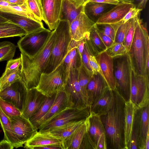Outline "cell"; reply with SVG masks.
<instances>
[{
  "mask_svg": "<svg viewBox=\"0 0 149 149\" xmlns=\"http://www.w3.org/2000/svg\"><path fill=\"white\" fill-rule=\"evenodd\" d=\"M95 28L97 33L100 37L104 44L107 47V49L114 44V41L109 37L104 34L98 30L96 27L95 25Z\"/></svg>",
  "mask_w": 149,
  "mask_h": 149,
  "instance_id": "52",
  "label": "cell"
},
{
  "mask_svg": "<svg viewBox=\"0 0 149 149\" xmlns=\"http://www.w3.org/2000/svg\"><path fill=\"white\" fill-rule=\"evenodd\" d=\"M65 72V77L66 82H67L70 76V72L71 68L70 56V51L68 49V51L62 62Z\"/></svg>",
  "mask_w": 149,
  "mask_h": 149,
  "instance_id": "50",
  "label": "cell"
},
{
  "mask_svg": "<svg viewBox=\"0 0 149 149\" xmlns=\"http://www.w3.org/2000/svg\"><path fill=\"white\" fill-rule=\"evenodd\" d=\"M25 148L33 149L36 147L48 145L61 146L64 149L63 141L47 132L38 130L24 144Z\"/></svg>",
  "mask_w": 149,
  "mask_h": 149,
  "instance_id": "19",
  "label": "cell"
},
{
  "mask_svg": "<svg viewBox=\"0 0 149 149\" xmlns=\"http://www.w3.org/2000/svg\"><path fill=\"white\" fill-rule=\"evenodd\" d=\"M95 24V23L90 19L84 11L81 12L70 25L71 40L78 41L88 38Z\"/></svg>",
  "mask_w": 149,
  "mask_h": 149,
  "instance_id": "13",
  "label": "cell"
},
{
  "mask_svg": "<svg viewBox=\"0 0 149 149\" xmlns=\"http://www.w3.org/2000/svg\"><path fill=\"white\" fill-rule=\"evenodd\" d=\"M55 30L56 37L52 48L47 66L45 73L54 70L63 61L68 51L71 40L70 24L65 20H60Z\"/></svg>",
  "mask_w": 149,
  "mask_h": 149,
  "instance_id": "4",
  "label": "cell"
},
{
  "mask_svg": "<svg viewBox=\"0 0 149 149\" xmlns=\"http://www.w3.org/2000/svg\"><path fill=\"white\" fill-rule=\"evenodd\" d=\"M56 94L52 97H47L38 111L29 119L33 125L42 117L49 111L54 102Z\"/></svg>",
  "mask_w": 149,
  "mask_h": 149,
  "instance_id": "38",
  "label": "cell"
},
{
  "mask_svg": "<svg viewBox=\"0 0 149 149\" xmlns=\"http://www.w3.org/2000/svg\"><path fill=\"white\" fill-rule=\"evenodd\" d=\"M25 31L21 27L8 20L0 24V38L9 37H22Z\"/></svg>",
  "mask_w": 149,
  "mask_h": 149,
  "instance_id": "31",
  "label": "cell"
},
{
  "mask_svg": "<svg viewBox=\"0 0 149 149\" xmlns=\"http://www.w3.org/2000/svg\"><path fill=\"white\" fill-rule=\"evenodd\" d=\"M129 100L137 109L149 105V79L136 74L132 69Z\"/></svg>",
  "mask_w": 149,
  "mask_h": 149,
  "instance_id": "9",
  "label": "cell"
},
{
  "mask_svg": "<svg viewBox=\"0 0 149 149\" xmlns=\"http://www.w3.org/2000/svg\"><path fill=\"white\" fill-rule=\"evenodd\" d=\"M89 63L93 74L97 73H100V68L95 56L92 55H90Z\"/></svg>",
  "mask_w": 149,
  "mask_h": 149,
  "instance_id": "51",
  "label": "cell"
},
{
  "mask_svg": "<svg viewBox=\"0 0 149 149\" xmlns=\"http://www.w3.org/2000/svg\"><path fill=\"white\" fill-rule=\"evenodd\" d=\"M77 69L78 82L88 105L87 88L88 83L91 77L86 72L82 64Z\"/></svg>",
  "mask_w": 149,
  "mask_h": 149,
  "instance_id": "37",
  "label": "cell"
},
{
  "mask_svg": "<svg viewBox=\"0 0 149 149\" xmlns=\"http://www.w3.org/2000/svg\"><path fill=\"white\" fill-rule=\"evenodd\" d=\"M96 27L104 34L110 38L114 42L115 31L113 26L108 24H96Z\"/></svg>",
  "mask_w": 149,
  "mask_h": 149,
  "instance_id": "46",
  "label": "cell"
},
{
  "mask_svg": "<svg viewBox=\"0 0 149 149\" xmlns=\"http://www.w3.org/2000/svg\"><path fill=\"white\" fill-rule=\"evenodd\" d=\"M82 11H84V6L77 8L69 0H63L60 20H66L70 25L76 17Z\"/></svg>",
  "mask_w": 149,
  "mask_h": 149,
  "instance_id": "28",
  "label": "cell"
},
{
  "mask_svg": "<svg viewBox=\"0 0 149 149\" xmlns=\"http://www.w3.org/2000/svg\"><path fill=\"white\" fill-rule=\"evenodd\" d=\"M42 8L44 22L49 30L52 31L60 21L63 0H40Z\"/></svg>",
  "mask_w": 149,
  "mask_h": 149,
  "instance_id": "14",
  "label": "cell"
},
{
  "mask_svg": "<svg viewBox=\"0 0 149 149\" xmlns=\"http://www.w3.org/2000/svg\"><path fill=\"white\" fill-rule=\"evenodd\" d=\"M86 42L85 39L84 38L80 40L77 41L76 48L77 49L79 56L81 58L82 52L84 49V45Z\"/></svg>",
  "mask_w": 149,
  "mask_h": 149,
  "instance_id": "54",
  "label": "cell"
},
{
  "mask_svg": "<svg viewBox=\"0 0 149 149\" xmlns=\"http://www.w3.org/2000/svg\"><path fill=\"white\" fill-rule=\"evenodd\" d=\"M85 120L68 124L42 132H47L52 135L59 138L63 141L69 136Z\"/></svg>",
  "mask_w": 149,
  "mask_h": 149,
  "instance_id": "29",
  "label": "cell"
},
{
  "mask_svg": "<svg viewBox=\"0 0 149 149\" xmlns=\"http://www.w3.org/2000/svg\"><path fill=\"white\" fill-rule=\"evenodd\" d=\"M93 2L116 5L120 2L118 0H90L88 2Z\"/></svg>",
  "mask_w": 149,
  "mask_h": 149,
  "instance_id": "56",
  "label": "cell"
},
{
  "mask_svg": "<svg viewBox=\"0 0 149 149\" xmlns=\"http://www.w3.org/2000/svg\"><path fill=\"white\" fill-rule=\"evenodd\" d=\"M91 55H93L86 41L81 57L82 64L89 76L91 77L93 75V73L89 63V57Z\"/></svg>",
  "mask_w": 149,
  "mask_h": 149,
  "instance_id": "43",
  "label": "cell"
},
{
  "mask_svg": "<svg viewBox=\"0 0 149 149\" xmlns=\"http://www.w3.org/2000/svg\"><path fill=\"white\" fill-rule=\"evenodd\" d=\"M85 39L93 55L95 56L107 49L96 31L95 25L90 31L88 38Z\"/></svg>",
  "mask_w": 149,
  "mask_h": 149,
  "instance_id": "30",
  "label": "cell"
},
{
  "mask_svg": "<svg viewBox=\"0 0 149 149\" xmlns=\"http://www.w3.org/2000/svg\"><path fill=\"white\" fill-rule=\"evenodd\" d=\"M87 118L68 138L63 141L64 149H79L83 138L88 130Z\"/></svg>",
  "mask_w": 149,
  "mask_h": 149,
  "instance_id": "24",
  "label": "cell"
},
{
  "mask_svg": "<svg viewBox=\"0 0 149 149\" xmlns=\"http://www.w3.org/2000/svg\"><path fill=\"white\" fill-rule=\"evenodd\" d=\"M114 101L113 90L109 88L97 98L90 106V113L101 116L112 108Z\"/></svg>",
  "mask_w": 149,
  "mask_h": 149,
  "instance_id": "21",
  "label": "cell"
},
{
  "mask_svg": "<svg viewBox=\"0 0 149 149\" xmlns=\"http://www.w3.org/2000/svg\"><path fill=\"white\" fill-rule=\"evenodd\" d=\"M132 69L137 75H147V63L149 61V37L146 24L143 23L139 15L135 18L134 38L127 53Z\"/></svg>",
  "mask_w": 149,
  "mask_h": 149,
  "instance_id": "3",
  "label": "cell"
},
{
  "mask_svg": "<svg viewBox=\"0 0 149 149\" xmlns=\"http://www.w3.org/2000/svg\"><path fill=\"white\" fill-rule=\"evenodd\" d=\"M142 10L135 6L131 8L123 18L117 24L112 25L116 28H118L122 24L125 23L128 20L135 18L139 15L140 12Z\"/></svg>",
  "mask_w": 149,
  "mask_h": 149,
  "instance_id": "45",
  "label": "cell"
},
{
  "mask_svg": "<svg viewBox=\"0 0 149 149\" xmlns=\"http://www.w3.org/2000/svg\"><path fill=\"white\" fill-rule=\"evenodd\" d=\"M16 47V45L10 42L4 41L0 42V62L13 59Z\"/></svg>",
  "mask_w": 149,
  "mask_h": 149,
  "instance_id": "34",
  "label": "cell"
},
{
  "mask_svg": "<svg viewBox=\"0 0 149 149\" xmlns=\"http://www.w3.org/2000/svg\"><path fill=\"white\" fill-rule=\"evenodd\" d=\"M117 88L126 101L129 100L132 68L127 53L113 58Z\"/></svg>",
  "mask_w": 149,
  "mask_h": 149,
  "instance_id": "5",
  "label": "cell"
},
{
  "mask_svg": "<svg viewBox=\"0 0 149 149\" xmlns=\"http://www.w3.org/2000/svg\"><path fill=\"white\" fill-rule=\"evenodd\" d=\"M134 6L132 3L120 2L102 15L98 19L96 24L117 23L125 16L130 9Z\"/></svg>",
  "mask_w": 149,
  "mask_h": 149,
  "instance_id": "18",
  "label": "cell"
},
{
  "mask_svg": "<svg viewBox=\"0 0 149 149\" xmlns=\"http://www.w3.org/2000/svg\"><path fill=\"white\" fill-rule=\"evenodd\" d=\"M67 97L64 91L58 92L52 105L47 113L33 125L37 129L52 117L67 107Z\"/></svg>",
  "mask_w": 149,
  "mask_h": 149,
  "instance_id": "22",
  "label": "cell"
},
{
  "mask_svg": "<svg viewBox=\"0 0 149 149\" xmlns=\"http://www.w3.org/2000/svg\"><path fill=\"white\" fill-rule=\"evenodd\" d=\"M26 0H8L7 1L8 3L18 6H21L24 4Z\"/></svg>",
  "mask_w": 149,
  "mask_h": 149,
  "instance_id": "59",
  "label": "cell"
},
{
  "mask_svg": "<svg viewBox=\"0 0 149 149\" xmlns=\"http://www.w3.org/2000/svg\"><path fill=\"white\" fill-rule=\"evenodd\" d=\"M140 110L138 149H144L147 136L149 133V105L140 109Z\"/></svg>",
  "mask_w": 149,
  "mask_h": 149,
  "instance_id": "26",
  "label": "cell"
},
{
  "mask_svg": "<svg viewBox=\"0 0 149 149\" xmlns=\"http://www.w3.org/2000/svg\"><path fill=\"white\" fill-rule=\"evenodd\" d=\"M77 8L84 6L90 0H69Z\"/></svg>",
  "mask_w": 149,
  "mask_h": 149,
  "instance_id": "57",
  "label": "cell"
},
{
  "mask_svg": "<svg viewBox=\"0 0 149 149\" xmlns=\"http://www.w3.org/2000/svg\"><path fill=\"white\" fill-rule=\"evenodd\" d=\"M141 0H133V3L134 4V6L136 7L138 4Z\"/></svg>",
  "mask_w": 149,
  "mask_h": 149,
  "instance_id": "61",
  "label": "cell"
},
{
  "mask_svg": "<svg viewBox=\"0 0 149 149\" xmlns=\"http://www.w3.org/2000/svg\"><path fill=\"white\" fill-rule=\"evenodd\" d=\"M87 119L88 124V132L97 145L101 134L105 133L104 125L100 116L97 115L90 113Z\"/></svg>",
  "mask_w": 149,
  "mask_h": 149,
  "instance_id": "27",
  "label": "cell"
},
{
  "mask_svg": "<svg viewBox=\"0 0 149 149\" xmlns=\"http://www.w3.org/2000/svg\"><path fill=\"white\" fill-rule=\"evenodd\" d=\"M0 11L26 16L40 21L33 15L29 9L26 2L23 5L18 6L10 3L6 6L0 7Z\"/></svg>",
  "mask_w": 149,
  "mask_h": 149,
  "instance_id": "32",
  "label": "cell"
},
{
  "mask_svg": "<svg viewBox=\"0 0 149 149\" xmlns=\"http://www.w3.org/2000/svg\"><path fill=\"white\" fill-rule=\"evenodd\" d=\"M66 82L62 63L48 73H42L37 89L47 97H51L58 92L64 91Z\"/></svg>",
  "mask_w": 149,
  "mask_h": 149,
  "instance_id": "7",
  "label": "cell"
},
{
  "mask_svg": "<svg viewBox=\"0 0 149 149\" xmlns=\"http://www.w3.org/2000/svg\"><path fill=\"white\" fill-rule=\"evenodd\" d=\"M134 18L121 24L118 27L115 31L114 43H122L124 44L125 35L131 25Z\"/></svg>",
  "mask_w": 149,
  "mask_h": 149,
  "instance_id": "41",
  "label": "cell"
},
{
  "mask_svg": "<svg viewBox=\"0 0 149 149\" xmlns=\"http://www.w3.org/2000/svg\"><path fill=\"white\" fill-rule=\"evenodd\" d=\"M64 91L67 97V107L82 109L89 107L78 82L77 69H71Z\"/></svg>",
  "mask_w": 149,
  "mask_h": 149,
  "instance_id": "11",
  "label": "cell"
},
{
  "mask_svg": "<svg viewBox=\"0 0 149 149\" xmlns=\"http://www.w3.org/2000/svg\"><path fill=\"white\" fill-rule=\"evenodd\" d=\"M137 110L130 100L126 101L124 108V149H128L135 113Z\"/></svg>",
  "mask_w": 149,
  "mask_h": 149,
  "instance_id": "23",
  "label": "cell"
},
{
  "mask_svg": "<svg viewBox=\"0 0 149 149\" xmlns=\"http://www.w3.org/2000/svg\"><path fill=\"white\" fill-rule=\"evenodd\" d=\"M90 113V107L82 109L67 107L42 124L38 130L44 131L68 124L85 120Z\"/></svg>",
  "mask_w": 149,
  "mask_h": 149,
  "instance_id": "6",
  "label": "cell"
},
{
  "mask_svg": "<svg viewBox=\"0 0 149 149\" xmlns=\"http://www.w3.org/2000/svg\"><path fill=\"white\" fill-rule=\"evenodd\" d=\"M14 148L13 145L5 139L0 141V149H12Z\"/></svg>",
  "mask_w": 149,
  "mask_h": 149,
  "instance_id": "55",
  "label": "cell"
},
{
  "mask_svg": "<svg viewBox=\"0 0 149 149\" xmlns=\"http://www.w3.org/2000/svg\"><path fill=\"white\" fill-rule=\"evenodd\" d=\"M140 118V110L139 109L137 110L135 114L131 138L128 144V149H138Z\"/></svg>",
  "mask_w": 149,
  "mask_h": 149,
  "instance_id": "33",
  "label": "cell"
},
{
  "mask_svg": "<svg viewBox=\"0 0 149 149\" xmlns=\"http://www.w3.org/2000/svg\"><path fill=\"white\" fill-rule=\"evenodd\" d=\"M113 91V105L107 113L100 117L105 130L107 147L124 149V108L126 100L117 89Z\"/></svg>",
  "mask_w": 149,
  "mask_h": 149,
  "instance_id": "1",
  "label": "cell"
},
{
  "mask_svg": "<svg viewBox=\"0 0 149 149\" xmlns=\"http://www.w3.org/2000/svg\"><path fill=\"white\" fill-rule=\"evenodd\" d=\"M8 0H0V1H7Z\"/></svg>",
  "mask_w": 149,
  "mask_h": 149,
  "instance_id": "64",
  "label": "cell"
},
{
  "mask_svg": "<svg viewBox=\"0 0 149 149\" xmlns=\"http://www.w3.org/2000/svg\"><path fill=\"white\" fill-rule=\"evenodd\" d=\"M22 65L19 68L6 74H3L0 77V90L9 85L20 78Z\"/></svg>",
  "mask_w": 149,
  "mask_h": 149,
  "instance_id": "36",
  "label": "cell"
},
{
  "mask_svg": "<svg viewBox=\"0 0 149 149\" xmlns=\"http://www.w3.org/2000/svg\"><path fill=\"white\" fill-rule=\"evenodd\" d=\"M47 98L36 88L27 89L22 115L29 119L38 111Z\"/></svg>",
  "mask_w": 149,
  "mask_h": 149,
  "instance_id": "15",
  "label": "cell"
},
{
  "mask_svg": "<svg viewBox=\"0 0 149 149\" xmlns=\"http://www.w3.org/2000/svg\"><path fill=\"white\" fill-rule=\"evenodd\" d=\"M70 51V56L71 69H77L82 64L81 60L76 47L68 48Z\"/></svg>",
  "mask_w": 149,
  "mask_h": 149,
  "instance_id": "44",
  "label": "cell"
},
{
  "mask_svg": "<svg viewBox=\"0 0 149 149\" xmlns=\"http://www.w3.org/2000/svg\"><path fill=\"white\" fill-rule=\"evenodd\" d=\"M109 88L107 83L100 73L93 74L87 86L88 106L90 107L97 98Z\"/></svg>",
  "mask_w": 149,
  "mask_h": 149,
  "instance_id": "20",
  "label": "cell"
},
{
  "mask_svg": "<svg viewBox=\"0 0 149 149\" xmlns=\"http://www.w3.org/2000/svg\"><path fill=\"white\" fill-rule=\"evenodd\" d=\"M55 30L52 32L44 47L33 58L30 59L21 53L22 70L20 79L27 89L36 88L42 74L45 71L49 62L52 48L55 41Z\"/></svg>",
  "mask_w": 149,
  "mask_h": 149,
  "instance_id": "2",
  "label": "cell"
},
{
  "mask_svg": "<svg viewBox=\"0 0 149 149\" xmlns=\"http://www.w3.org/2000/svg\"><path fill=\"white\" fill-rule=\"evenodd\" d=\"M115 6L109 4L89 2L84 6V12L90 19L95 23L102 15Z\"/></svg>",
  "mask_w": 149,
  "mask_h": 149,
  "instance_id": "25",
  "label": "cell"
},
{
  "mask_svg": "<svg viewBox=\"0 0 149 149\" xmlns=\"http://www.w3.org/2000/svg\"><path fill=\"white\" fill-rule=\"evenodd\" d=\"M29 9L37 19L44 21L43 12L40 0H26Z\"/></svg>",
  "mask_w": 149,
  "mask_h": 149,
  "instance_id": "40",
  "label": "cell"
},
{
  "mask_svg": "<svg viewBox=\"0 0 149 149\" xmlns=\"http://www.w3.org/2000/svg\"><path fill=\"white\" fill-rule=\"evenodd\" d=\"M0 109L9 117L22 115V112L11 102L0 97Z\"/></svg>",
  "mask_w": 149,
  "mask_h": 149,
  "instance_id": "39",
  "label": "cell"
},
{
  "mask_svg": "<svg viewBox=\"0 0 149 149\" xmlns=\"http://www.w3.org/2000/svg\"><path fill=\"white\" fill-rule=\"evenodd\" d=\"M135 18H134L131 25L125 35L124 40V44L127 49V53L130 49L134 36Z\"/></svg>",
  "mask_w": 149,
  "mask_h": 149,
  "instance_id": "47",
  "label": "cell"
},
{
  "mask_svg": "<svg viewBox=\"0 0 149 149\" xmlns=\"http://www.w3.org/2000/svg\"><path fill=\"white\" fill-rule=\"evenodd\" d=\"M22 65L21 56L15 59H11L8 61L6 69L3 74H6L17 69Z\"/></svg>",
  "mask_w": 149,
  "mask_h": 149,
  "instance_id": "49",
  "label": "cell"
},
{
  "mask_svg": "<svg viewBox=\"0 0 149 149\" xmlns=\"http://www.w3.org/2000/svg\"><path fill=\"white\" fill-rule=\"evenodd\" d=\"M27 91L19 78L0 90V97L13 104L22 112Z\"/></svg>",
  "mask_w": 149,
  "mask_h": 149,
  "instance_id": "12",
  "label": "cell"
},
{
  "mask_svg": "<svg viewBox=\"0 0 149 149\" xmlns=\"http://www.w3.org/2000/svg\"><path fill=\"white\" fill-rule=\"evenodd\" d=\"M8 21L6 18L0 15V24L5 22Z\"/></svg>",
  "mask_w": 149,
  "mask_h": 149,
  "instance_id": "62",
  "label": "cell"
},
{
  "mask_svg": "<svg viewBox=\"0 0 149 149\" xmlns=\"http://www.w3.org/2000/svg\"><path fill=\"white\" fill-rule=\"evenodd\" d=\"M105 51L112 58L124 55L127 53V51L122 43H114L107 48Z\"/></svg>",
  "mask_w": 149,
  "mask_h": 149,
  "instance_id": "42",
  "label": "cell"
},
{
  "mask_svg": "<svg viewBox=\"0 0 149 149\" xmlns=\"http://www.w3.org/2000/svg\"><path fill=\"white\" fill-rule=\"evenodd\" d=\"M0 15L21 27L25 31L26 34L44 28L42 22L24 16L0 11Z\"/></svg>",
  "mask_w": 149,
  "mask_h": 149,
  "instance_id": "17",
  "label": "cell"
},
{
  "mask_svg": "<svg viewBox=\"0 0 149 149\" xmlns=\"http://www.w3.org/2000/svg\"><path fill=\"white\" fill-rule=\"evenodd\" d=\"M51 32L44 28L24 36L17 43L21 53L30 59L33 58L44 47Z\"/></svg>",
  "mask_w": 149,
  "mask_h": 149,
  "instance_id": "8",
  "label": "cell"
},
{
  "mask_svg": "<svg viewBox=\"0 0 149 149\" xmlns=\"http://www.w3.org/2000/svg\"><path fill=\"white\" fill-rule=\"evenodd\" d=\"M63 149L61 146L55 145H48L44 146L37 147L33 149Z\"/></svg>",
  "mask_w": 149,
  "mask_h": 149,
  "instance_id": "58",
  "label": "cell"
},
{
  "mask_svg": "<svg viewBox=\"0 0 149 149\" xmlns=\"http://www.w3.org/2000/svg\"><path fill=\"white\" fill-rule=\"evenodd\" d=\"M10 118L12 130V145L16 148L22 147L38 130L29 119L22 115Z\"/></svg>",
  "mask_w": 149,
  "mask_h": 149,
  "instance_id": "10",
  "label": "cell"
},
{
  "mask_svg": "<svg viewBox=\"0 0 149 149\" xmlns=\"http://www.w3.org/2000/svg\"><path fill=\"white\" fill-rule=\"evenodd\" d=\"M96 149V145L89 134L88 131L85 134L79 149Z\"/></svg>",
  "mask_w": 149,
  "mask_h": 149,
  "instance_id": "48",
  "label": "cell"
},
{
  "mask_svg": "<svg viewBox=\"0 0 149 149\" xmlns=\"http://www.w3.org/2000/svg\"><path fill=\"white\" fill-rule=\"evenodd\" d=\"M144 149H149V133H148L146 139Z\"/></svg>",
  "mask_w": 149,
  "mask_h": 149,
  "instance_id": "60",
  "label": "cell"
},
{
  "mask_svg": "<svg viewBox=\"0 0 149 149\" xmlns=\"http://www.w3.org/2000/svg\"><path fill=\"white\" fill-rule=\"evenodd\" d=\"M0 123L4 134V139L12 144V130L10 118L6 115L0 109Z\"/></svg>",
  "mask_w": 149,
  "mask_h": 149,
  "instance_id": "35",
  "label": "cell"
},
{
  "mask_svg": "<svg viewBox=\"0 0 149 149\" xmlns=\"http://www.w3.org/2000/svg\"><path fill=\"white\" fill-rule=\"evenodd\" d=\"M120 2H128L133 3V0H118Z\"/></svg>",
  "mask_w": 149,
  "mask_h": 149,
  "instance_id": "63",
  "label": "cell"
},
{
  "mask_svg": "<svg viewBox=\"0 0 149 149\" xmlns=\"http://www.w3.org/2000/svg\"><path fill=\"white\" fill-rule=\"evenodd\" d=\"M107 149V139L105 133H102L100 136L96 145V149Z\"/></svg>",
  "mask_w": 149,
  "mask_h": 149,
  "instance_id": "53",
  "label": "cell"
},
{
  "mask_svg": "<svg viewBox=\"0 0 149 149\" xmlns=\"http://www.w3.org/2000/svg\"><path fill=\"white\" fill-rule=\"evenodd\" d=\"M99 65L100 74L103 76L109 89H117L114 77L113 58L104 51L95 56Z\"/></svg>",
  "mask_w": 149,
  "mask_h": 149,
  "instance_id": "16",
  "label": "cell"
}]
</instances>
